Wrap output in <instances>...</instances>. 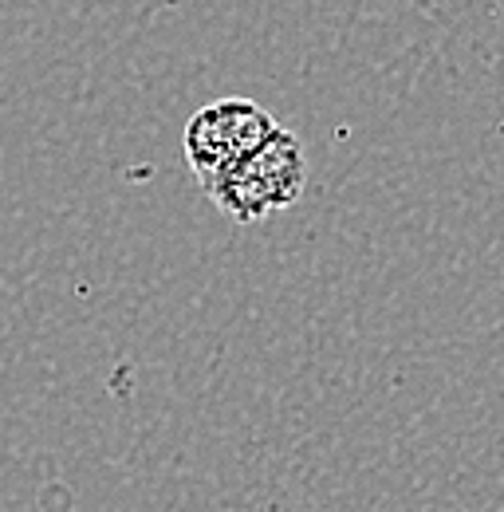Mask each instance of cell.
I'll return each mask as SVG.
<instances>
[{"instance_id": "obj_1", "label": "cell", "mask_w": 504, "mask_h": 512, "mask_svg": "<svg viewBox=\"0 0 504 512\" xmlns=\"http://www.w3.org/2000/svg\"><path fill=\"white\" fill-rule=\"evenodd\" d=\"M304 190H308V154L300 134L284 127H276L245 158L225 166L205 186L209 201L241 225H256L280 209H292Z\"/></svg>"}, {"instance_id": "obj_2", "label": "cell", "mask_w": 504, "mask_h": 512, "mask_svg": "<svg viewBox=\"0 0 504 512\" xmlns=\"http://www.w3.org/2000/svg\"><path fill=\"white\" fill-rule=\"evenodd\" d=\"M280 127L260 103L252 99H217L201 107L186 127V162L201 190L237 158H245L256 142H264Z\"/></svg>"}]
</instances>
